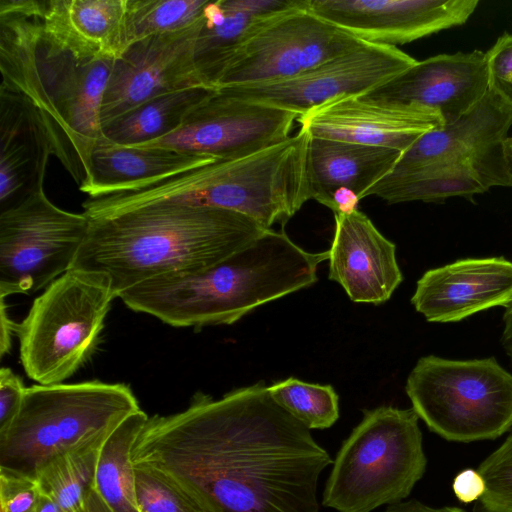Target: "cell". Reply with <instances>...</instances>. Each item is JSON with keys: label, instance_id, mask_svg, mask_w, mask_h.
I'll use <instances>...</instances> for the list:
<instances>
[{"label": "cell", "instance_id": "cell-32", "mask_svg": "<svg viewBox=\"0 0 512 512\" xmlns=\"http://www.w3.org/2000/svg\"><path fill=\"white\" fill-rule=\"evenodd\" d=\"M140 512H210L197 498L161 471L134 465Z\"/></svg>", "mask_w": 512, "mask_h": 512}, {"label": "cell", "instance_id": "cell-16", "mask_svg": "<svg viewBox=\"0 0 512 512\" xmlns=\"http://www.w3.org/2000/svg\"><path fill=\"white\" fill-rule=\"evenodd\" d=\"M310 137L385 147L405 152L419 137L444 126L431 108L375 100L364 95L329 100L299 116Z\"/></svg>", "mask_w": 512, "mask_h": 512}, {"label": "cell", "instance_id": "cell-38", "mask_svg": "<svg viewBox=\"0 0 512 512\" xmlns=\"http://www.w3.org/2000/svg\"><path fill=\"white\" fill-rule=\"evenodd\" d=\"M5 297L0 296V357L3 358L11 349L12 336L16 333L18 323L8 315Z\"/></svg>", "mask_w": 512, "mask_h": 512}, {"label": "cell", "instance_id": "cell-5", "mask_svg": "<svg viewBox=\"0 0 512 512\" xmlns=\"http://www.w3.org/2000/svg\"><path fill=\"white\" fill-rule=\"evenodd\" d=\"M302 131L253 154L216 160L82 203L90 218L140 206L173 202L221 208L243 214L265 229L284 225L311 200L308 148Z\"/></svg>", "mask_w": 512, "mask_h": 512}, {"label": "cell", "instance_id": "cell-28", "mask_svg": "<svg viewBox=\"0 0 512 512\" xmlns=\"http://www.w3.org/2000/svg\"><path fill=\"white\" fill-rule=\"evenodd\" d=\"M148 418L141 409L132 413L109 434L100 449L95 488L113 512H140L131 451Z\"/></svg>", "mask_w": 512, "mask_h": 512}, {"label": "cell", "instance_id": "cell-23", "mask_svg": "<svg viewBox=\"0 0 512 512\" xmlns=\"http://www.w3.org/2000/svg\"><path fill=\"white\" fill-rule=\"evenodd\" d=\"M510 187L505 156L414 172L388 174L368 189L364 198L377 196L389 204L411 201L442 203L451 197L473 198L493 187Z\"/></svg>", "mask_w": 512, "mask_h": 512}, {"label": "cell", "instance_id": "cell-3", "mask_svg": "<svg viewBox=\"0 0 512 512\" xmlns=\"http://www.w3.org/2000/svg\"><path fill=\"white\" fill-rule=\"evenodd\" d=\"M89 220L71 269L105 276L117 298L153 278L209 268L270 230L234 211L173 202Z\"/></svg>", "mask_w": 512, "mask_h": 512}, {"label": "cell", "instance_id": "cell-29", "mask_svg": "<svg viewBox=\"0 0 512 512\" xmlns=\"http://www.w3.org/2000/svg\"><path fill=\"white\" fill-rule=\"evenodd\" d=\"M106 438L60 455L40 470L36 479L40 491L55 499L64 512H77L95 486L98 457Z\"/></svg>", "mask_w": 512, "mask_h": 512}, {"label": "cell", "instance_id": "cell-13", "mask_svg": "<svg viewBox=\"0 0 512 512\" xmlns=\"http://www.w3.org/2000/svg\"><path fill=\"white\" fill-rule=\"evenodd\" d=\"M299 115L216 89L175 132L140 147H166L218 160L244 157L290 137Z\"/></svg>", "mask_w": 512, "mask_h": 512}, {"label": "cell", "instance_id": "cell-15", "mask_svg": "<svg viewBox=\"0 0 512 512\" xmlns=\"http://www.w3.org/2000/svg\"><path fill=\"white\" fill-rule=\"evenodd\" d=\"M478 0H306L323 20L361 41L396 47L463 25Z\"/></svg>", "mask_w": 512, "mask_h": 512}, {"label": "cell", "instance_id": "cell-33", "mask_svg": "<svg viewBox=\"0 0 512 512\" xmlns=\"http://www.w3.org/2000/svg\"><path fill=\"white\" fill-rule=\"evenodd\" d=\"M484 492L478 499L486 512H512V434L478 467Z\"/></svg>", "mask_w": 512, "mask_h": 512}, {"label": "cell", "instance_id": "cell-30", "mask_svg": "<svg viewBox=\"0 0 512 512\" xmlns=\"http://www.w3.org/2000/svg\"><path fill=\"white\" fill-rule=\"evenodd\" d=\"M209 0H126L125 48L148 36L182 30L195 24Z\"/></svg>", "mask_w": 512, "mask_h": 512}, {"label": "cell", "instance_id": "cell-6", "mask_svg": "<svg viewBox=\"0 0 512 512\" xmlns=\"http://www.w3.org/2000/svg\"><path fill=\"white\" fill-rule=\"evenodd\" d=\"M138 410L135 394L124 383L26 387L18 416L0 435V472L36 481L51 460L105 439Z\"/></svg>", "mask_w": 512, "mask_h": 512}, {"label": "cell", "instance_id": "cell-21", "mask_svg": "<svg viewBox=\"0 0 512 512\" xmlns=\"http://www.w3.org/2000/svg\"><path fill=\"white\" fill-rule=\"evenodd\" d=\"M47 33L77 59H116L125 50L126 0H40Z\"/></svg>", "mask_w": 512, "mask_h": 512}, {"label": "cell", "instance_id": "cell-9", "mask_svg": "<svg viewBox=\"0 0 512 512\" xmlns=\"http://www.w3.org/2000/svg\"><path fill=\"white\" fill-rule=\"evenodd\" d=\"M405 391L418 417L447 440L494 439L512 427V374L494 357H421Z\"/></svg>", "mask_w": 512, "mask_h": 512}, {"label": "cell", "instance_id": "cell-10", "mask_svg": "<svg viewBox=\"0 0 512 512\" xmlns=\"http://www.w3.org/2000/svg\"><path fill=\"white\" fill-rule=\"evenodd\" d=\"M90 220L53 204L44 189L0 211V296L32 294L72 268Z\"/></svg>", "mask_w": 512, "mask_h": 512}, {"label": "cell", "instance_id": "cell-18", "mask_svg": "<svg viewBox=\"0 0 512 512\" xmlns=\"http://www.w3.org/2000/svg\"><path fill=\"white\" fill-rule=\"evenodd\" d=\"M512 302V262L503 257L467 258L426 271L411 303L427 321L465 319Z\"/></svg>", "mask_w": 512, "mask_h": 512}, {"label": "cell", "instance_id": "cell-20", "mask_svg": "<svg viewBox=\"0 0 512 512\" xmlns=\"http://www.w3.org/2000/svg\"><path fill=\"white\" fill-rule=\"evenodd\" d=\"M512 127V108L492 91L456 122L419 137L403 152L389 174L483 161L504 156Z\"/></svg>", "mask_w": 512, "mask_h": 512}, {"label": "cell", "instance_id": "cell-1", "mask_svg": "<svg viewBox=\"0 0 512 512\" xmlns=\"http://www.w3.org/2000/svg\"><path fill=\"white\" fill-rule=\"evenodd\" d=\"M133 465L157 469L210 512H319L321 473L333 463L310 429L270 396L263 381L148 418Z\"/></svg>", "mask_w": 512, "mask_h": 512}, {"label": "cell", "instance_id": "cell-34", "mask_svg": "<svg viewBox=\"0 0 512 512\" xmlns=\"http://www.w3.org/2000/svg\"><path fill=\"white\" fill-rule=\"evenodd\" d=\"M485 54L489 90L512 108V34L503 33Z\"/></svg>", "mask_w": 512, "mask_h": 512}, {"label": "cell", "instance_id": "cell-22", "mask_svg": "<svg viewBox=\"0 0 512 512\" xmlns=\"http://www.w3.org/2000/svg\"><path fill=\"white\" fill-rule=\"evenodd\" d=\"M218 159L166 147L124 146L101 137L90 158L87 179L79 189L88 198L134 189Z\"/></svg>", "mask_w": 512, "mask_h": 512}, {"label": "cell", "instance_id": "cell-43", "mask_svg": "<svg viewBox=\"0 0 512 512\" xmlns=\"http://www.w3.org/2000/svg\"><path fill=\"white\" fill-rule=\"evenodd\" d=\"M504 156L507 164L510 187L512 188V135L504 142Z\"/></svg>", "mask_w": 512, "mask_h": 512}, {"label": "cell", "instance_id": "cell-11", "mask_svg": "<svg viewBox=\"0 0 512 512\" xmlns=\"http://www.w3.org/2000/svg\"><path fill=\"white\" fill-rule=\"evenodd\" d=\"M366 42L306 7L292 10L257 31L239 49L216 89L285 80Z\"/></svg>", "mask_w": 512, "mask_h": 512}, {"label": "cell", "instance_id": "cell-40", "mask_svg": "<svg viewBox=\"0 0 512 512\" xmlns=\"http://www.w3.org/2000/svg\"><path fill=\"white\" fill-rule=\"evenodd\" d=\"M77 512H113L100 496L95 486L88 493L82 507Z\"/></svg>", "mask_w": 512, "mask_h": 512}, {"label": "cell", "instance_id": "cell-27", "mask_svg": "<svg viewBox=\"0 0 512 512\" xmlns=\"http://www.w3.org/2000/svg\"><path fill=\"white\" fill-rule=\"evenodd\" d=\"M216 88L196 86L157 96L105 126L103 136L124 146H139L165 137Z\"/></svg>", "mask_w": 512, "mask_h": 512}, {"label": "cell", "instance_id": "cell-17", "mask_svg": "<svg viewBox=\"0 0 512 512\" xmlns=\"http://www.w3.org/2000/svg\"><path fill=\"white\" fill-rule=\"evenodd\" d=\"M486 54L480 50L438 54L362 94L367 98L415 104L436 111L449 125L471 111L488 93Z\"/></svg>", "mask_w": 512, "mask_h": 512}, {"label": "cell", "instance_id": "cell-2", "mask_svg": "<svg viewBox=\"0 0 512 512\" xmlns=\"http://www.w3.org/2000/svg\"><path fill=\"white\" fill-rule=\"evenodd\" d=\"M114 59L83 62L44 28L40 0H0V94L16 101L80 186L103 137L101 105Z\"/></svg>", "mask_w": 512, "mask_h": 512}, {"label": "cell", "instance_id": "cell-4", "mask_svg": "<svg viewBox=\"0 0 512 512\" xmlns=\"http://www.w3.org/2000/svg\"><path fill=\"white\" fill-rule=\"evenodd\" d=\"M328 250L309 252L270 229L204 270L150 279L118 298L173 327L230 325L259 306L313 285Z\"/></svg>", "mask_w": 512, "mask_h": 512}, {"label": "cell", "instance_id": "cell-35", "mask_svg": "<svg viewBox=\"0 0 512 512\" xmlns=\"http://www.w3.org/2000/svg\"><path fill=\"white\" fill-rule=\"evenodd\" d=\"M40 493L37 481L0 472L2 512H35Z\"/></svg>", "mask_w": 512, "mask_h": 512}, {"label": "cell", "instance_id": "cell-36", "mask_svg": "<svg viewBox=\"0 0 512 512\" xmlns=\"http://www.w3.org/2000/svg\"><path fill=\"white\" fill-rule=\"evenodd\" d=\"M26 387L9 367L0 369V435L4 434L18 416Z\"/></svg>", "mask_w": 512, "mask_h": 512}, {"label": "cell", "instance_id": "cell-37", "mask_svg": "<svg viewBox=\"0 0 512 512\" xmlns=\"http://www.w3.org/2000/svg\"><path fill=\"white\" fill-rule=\"evenodd\" d=\"M453 489L459 500L469 503L481 497L484 482L477 470L467 469L455 477Z\"/></svg>", "mask_w": 512, "mask_h": 512}, {"label": "cell", "instance_id": "cell-12", "mask_svg": "<svg viewBox=\"0 0 512 512\" xmlns=\"http://www.w3.org/2000/svg\"><path fill=\"white\" fill-rule=\"evenodd\" d=\"M416 62V59L397 47L366 42L285 80L217 89L301 116L329 100L365 94Z\"/></svg>", "mask_w": 512, "mask_h": 512}, {"label": "cell", "instance_id": "cell-14", "mask_svg": "<svg viewBox=\"0 0 512 512\" xmlns=\"http://www.w3.org/2000/svg\"><path fill=\"white\" fill-rule=\"evenodd\" d=\"M201 19L182 30L140 39L114 59L102 99V129L157 96L205 86L194 64Z\"/></svg>", "mask_w": 512, "mask_h": 512}, {"label": "cell", "instance_id": "cell-44", "mask_svg": "<svg viewBox=\"0 0 512 512\" xmlns=\"http://www.w3.org/2000/svg\"><path fill=\"white\" fill-rule=\"evenodd\" d=\"M2 512V511H1Z\"/></svg>", "mask_w": 512, "mask_h": 512}, {"label": "cell", "instance_id": "cell-8", "mask_svg": "<svg viewBox=\"0 0 512 512\" xmlns=\"http://www.w3.org/2000/svg\"><path fill=\"white\" fill-rule=\"evenodd\" d=\"M116 298L108 279L95 272L70 269L51 282L17 325L27 376L51 385L75 374L95 350Z\"/></svg>", "mask_w": 512, "mask_h": 512}, {"label": "cell", "instance_id": "cell-26", "mask_svg": "<svg viewBox=\"0 0 512 512\" xmlns=\"http://www.w3.org/2000/svg\"><path fill=\"white\" fill-rule=\"evenodd\" d=\"M275 19L251 16L234 8L229 0L208 1L194 46V64L202 83L216 88L244 43Z\"/></svg>", "mask_w": 512, "mask_h": 512}, {"label": "cell", "instance_id": "cell-31", "mask_svg": "<svg viewBox=\"0 0 512 512\" xmlns=\"http://www.w3.org/2000/svg\"><path fill=\"white\" fill-rule=\"evenodd\" d=\"M273 400L308 429H326L339 418V397L331 385L295 377L268 386Z\"/></svg>", "mask_w": 512, "mask_h": 512}, {"label": "cell", "instance_id": "cell-24", "mask_svg": "<svg viewBox=\"0 0 512 512\" xmlns=\"http://www.w3.org/2000/svg\"><path fill=\"white\" fill-rule=\"evenodd\" d=\"M401 154L391 148L310 137L311 199L327 206L337 189L346 188L361 200L368 189L393 170Z\"/></svg>", "mask_w": 512, "mask_h": 512}, {"label": "cell", "instance_id": "cell-39", "mask_svg": "<svg viewBox=\"0 0 512 512\" xmlns=\"http://www.w3.org/2000/svg\"><path fill=\"white\" fill-rule=\"evenodd\" d=\"M383 512H466L459 507L433 508L417 500H409L389 505Z\"/></svg>", "mask_w": 512, "mask_h": 512}, {"label": "cell", "instance_id": "cell-42", "mask_svg": "<svg viewBox=\"0 0 512 512\" xmlns=\"http://www.w3.org/2000/svg\"><path fill=\"white\" fill-rule=\"evenodd\" d=\"M35 512H64L60 505L51 496L40 493Z\"/></svg>", "mask_w": 512, "mask_h": 512}, {"label": "cell", "instance_id": "cell-25", "mask_svg": "<svg viewBox=\"0 0 512 512\" xmlns=\"http://www.w3.org/2000/svg\"><path fill=\"white\" fill-rule=\"evenodd\" d=\"M0 208L7 209L44 189L52 152L34 121L9 96L0 94Z\"/></svg>", "mask_w": 512, "mask_h": 512}, {"label": "cell", "instance_id": "cell-19", "mask_svg": "<svg viewBox=\"0 0 512 512\" xmlns=\"http://www.w3.org/2000/svg\"><path fill=\"white\" fill-rule=\"evenodd\" d=\"M334 216L329 279L340 284L353 302H386L403 280L396 245L359 210Z\"/></svg>", "mask_w": 512, "mask_h": 512}, {"label": "cell", "instance_id": "cell-7", "mask_svg": "<svg viewBox=\"0 0 512 512\" xmlns=\"http://www.w3.org/2000/svg\"><path fill=\"white\" fill-rule=\"evenodd\" d=\"M418 420L413 408L364 410L333 460L322 505L337 512H371L408 497L427 463Z\"/></svg>", "mask_w": 512, "mask_h": 512}, {"label": "cell", "instance_id": "cell-41", "mask_svg": "<svg viewBox=\"0 0 512 512\" xmlns=\"http://www.w3.org/2000/svg\"><path fill=\"white\" fill-rule=\"evenodd\" d=\"M503 315V332L501 336V344L512 361V302L505 307Z\"/></svg>", "mask_w": 512, "mask_h": 512}]
</instances>
